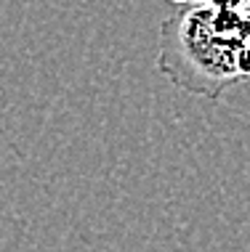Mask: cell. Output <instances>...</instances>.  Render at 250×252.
<instances>
[{"mask_svg":"<svg viewBox=\"0 0 250 252\" xmlns=\"http://www.w3.org/2000/svg\"><path fill=\"white\" fill-rule=\"evenodd\" d=\"M157 69L176 88L221 98L250 80V11L240 3L184 0L160 27Z\"/></svg>","mask_w":250,"mask_h":252,"instance_id":"cell-1","label":"cell"}]
</instances>
